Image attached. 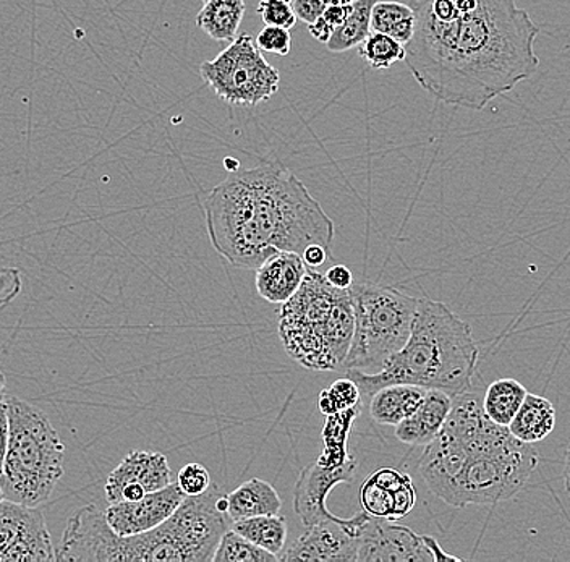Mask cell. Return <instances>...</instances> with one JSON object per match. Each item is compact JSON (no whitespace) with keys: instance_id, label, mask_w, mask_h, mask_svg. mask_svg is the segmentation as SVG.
Returning a JSON list of instances; mask_svg holds the SVG:
<instances>
[{"instance_id":"obj_1","label":"cell","mask_w":570,"mask_h":562,"mask_svg":"<svg viewBox=\"0 0 570 562\" xmlns=\"http://www.w3.org/2000/svg\"><path fill=\"white\" fill-rule=\"evenodd\" d=\"M413 9L405 63L444 105L483 110L540 67V28L517 0H419Z\"/></svg>"},{"instance_id":"obj_2","label":"cell","mask_w":570,"mask_h":562,"mask_svg":"<svg viewBox=\"0 0 570 562\" xmlns=\"http://www.w3.org/2000/svg\"><path fill=\"white\" fill-rule=\"evenodd\" d=\"M203 209L214 250L235 268L256 272L279 252L333 247V219L281 161L230 170L206 195Z\"/></svg>"},{"instance_id":"obj_3","label":"cell","mask_w":570,"mask_h":562,"mask_svg":"<svg viewBox=\"0 0 570 562\" xmlns=\"http://www.w3.org/2000/svg\"><path fill=\"white\" fill-rule=\"evenodd\" d=\"M537 467L532 444L488 418L483 397L470 391L452 397L448 420L419 464L431 493L458 509L511 500Z\"/></svg>"},{"instance_id":"obj_4","label":"cell","mask_w":570,"mask_h":562,"mask_svg":"<svg viewBox=\"0 0 570 562\" xmlns=\"http://www.w3.org/2000/svg\"><path fill=\"white\" fill-rule=\"evenodd\" d=\"M227 494L217 485L181 506L156 529L120 536L95 504L81 507L67 522L56 561L209 562L227 526Z\"/></svg>"},{"instance_id":"obj_5","label":"cell","mask_w":570,"mask_h":562,"mask_svg":"<svg viewBox=\"0 0 570 562\" xmlns=\"http://www.w3.org/2000/svg\"><path fill=\"white\" fill-rule=\"evenodd\" d=\"M479 358L472 327L443 302L425 297L419 298L407 344L380 373L366 375L354 368L344 372L358 386L362 400L368 402L376 391L390 384H415L455 397L472 387Z\"/></svg>"},{"instance_id":"obj_6","label":"cell","mask_w":570,"mask_h":562,"mask_svg":"<svg viewBox=\"0 0 570 562\" xmlns=\"http://www.w3.org/2000/svg\"><path fill=\"white\" fill-rule=\"evenodd\" d=\"M351 290L337 289L308 268L301 289L283 304L279 337L292 361L313 372H338L354 339Z\"/></svg>"},{"instance_id":"obj_7","label":"cell","mask_w":570,"mask_h":562,"mask_svg":"<svg viewBox=\"0 0 570 562\" xmlns=\"http://www.w3.org/2000/svg\"><path fill=\"white\" fill-rule=\"evenodd\" d=\"M9 447L0 486L6 500L38 507L63 476L66 446L51 420L30 402L7 396Z\"/></svg>"},{"instance_id":"obj_8","label":"cell","mask_w":570,"mask_h":562,"mask_svg":"<svg viewBox=\"0 0 570 562\" xmlns=\"http://www.w3.org/2000/svg\"><path fill=\"white\" fill-rule=\"evenodd\" d=\"M348 290L354 304L355 329L342 369L374 375L407 344L419 298L372 283H354Z\"/></svg>"},{"instance_id":"obj_9","label":"cell","mask_w":570,"mask_h":562,"mask_svg":"<svg viewBox=\"0 0 570 562\" xmlns=\"http://www.w3.org/2000/svg\"><path fill=\"white\" fill-rule=\"evenodd\" d=\"M203 80L229 105L269 101L281 87V73L263 56L249 34H238L216 59L199 66Z\"/></svg>"},{"instance_id":"obj_10","label":"cell","mask_w":570,"mask_h":562,"mask_svg":"<svg viewBox=\"0 0 570 562\" xmlns=\"http://www.w3.org/2000/svg\"><path fill=\"white\" fill-rule=\"evenodd\" d=\"M56 561L51 533L38 507L0 503V562Z\"/></svg>"},{"instance_id":"obj_11","label":"cell","mask_w":570,"mask_h":562,"mask_svg":"<svg viewBox=\"0 0 570 562\" xmlns=\"http://www.w3.org/2000/svg\"><path fill=\"white\" fill-rule=\"evenodd\" d=\"M368 515L363 509L348 519H331L305 526V533L288 550H284L279 561H356L360 529Z\"/></svg>"},{"instance_id":"obj_12","label":"cell","mask_w":570,"mask_h":562,"mask_svg":"<svg viewBox=\"0 0 570 562\" xmlns=\"http://www.w3.org/2000/svg\"><path fill=\"white\" fill-rule=\"evenodd\" d=\"M358 562H428L434 560L430 535L368 515L358 533Z\"/></svg>"},{"instance_id":"obj_13","label":"cell","mask_w":570,"mask_h":562,"mask_svg":"<svg viewBox=\"0 0 570 562\" xmlns=\"http://www.w3.org/2000/svg\"><path fill=\"white\" fill-rule=\"evenodd\" d=\"M174 482L167 457L160 453L134 451L110 472L106 482V497L110 503L138 501L153 491L166 489Z\"/></svg>"},{"instance_id":"obj_14","label":"cell","mask_w":570,"mask_h":562,"mask_svg":"<svg viewBox=\"0 0 570 562\" xmlns=\"http://www.w3.org/2000/svg\"><path fill=\"white\" fill-rule=\"evenodd\" d=\"M185 500L187 494L177 482H173L166 489L146 494L141 500L110 503L105 514L117 535H138L166 522Z\"/></svg>"},{"instance_id":"obj_15","label":"cell","mask_w":570,"mask_h":562,"mask_svg":"<svg viewBox=\"0 0 570 562\" xmlns=\"http://www.w3.org/2000/svg\"><path fill=\"white\" fill-rule=\"evenodd\" d=\"M356 467L358 461L352 455L351 461L338 467H324L315 462L303 469L294 489V507L303 526L338 517L327 509V497L341 483L354 480Z\"/></svg>"},{"instance_id":"obj_16","label":"cell","mask_w":570,"mask_h":562,"mask_svg":"<svg viewBox=\"0 0 570 562\" xmlns=\"http://www.w3.org/2000/svg\"><path fill=\"white\" fill-rule=\"evenodd\" d=\"M308 266L302 255L279 252L267 258L255 276V289L269 304H285L301 289Z\"/></svg>"},{"instance_id":"obj_17","label":"cell","mask_w":570,"mask_h":562,"mask_svg":"<svg viewBox=\"0 0 570 562\" xmlns=\"http://www.w3.org/2000/svg\"><path fill=\"white\" fill-rule=\"evenodd\" d=\"M451 407L452 396L441 390H428L419 408L395 426V437L407 446H428L443 428Z\"/></svg>"},{"instance_id":"obj_18","label":"cell","mask_w":570,"mask_h":562,"mask_svg":"<svg viewBox=\"0 0 570 562\" xmlns=\"http://www.w3.org/2000/svg\"><path fill=\"white\" fill-rule=\"evenodd\" d=\"M425 387L415 384H390L370 400V415L380 425L397 426L419 408L426 396Z\"/></svg>"},{"instance_id":"obj_19","label":"cell","mask_w":570,"mask_h":562,"mask_svg":"<svg viewBox=\"0 0 570 562\" xmlns=\"http://www.w3.org/2000/svg\"><path fill=\"white\" fill-rule=\"evenodd\" d=\"M283 500L271 483L252 479L227 494V515L232 522L258 515L279 514Z\"/></svg>"},{"instance_id":"obj_20","label":"cell","mask_w":570,"mask_h":562,"mask_svg":"<svg viewBox=\"0 0 570 562\" xmlns=\"http://www.w3.org/2000/svg\"><path fill=\"white\" fill-rule=\"evenodd\" d=\"M410 475L395 469H380L363 482L360 503L373 517L395 522V494L409 482Z\"/></svg>"},{"instance_id":"obj_21","label":"cell","mask_w":570,"mask_h":562,"mask_svg":"<svg viewBox=\"0 0 570 562\" xmlns=\"http://www.w3.org/2000/svg\"><path fill=\"white\" fill-rule=\"evenodd\" d=\"M554 426L556 408L552 402L529 393L508 428L522 443L534 444L547 440Z\"/></svg>"},{"instance_id":"obj_22","label":"cell","mask_w":570,"mask_h":562,"mask_svg":"<svg viewBox=\"0 0 570 562\" xmlns=\"http://www.w3.org/2000/svg\"><path fill=\"white\" fill-rule=\"evenodd\" d=\"M245 16V0H208L196 16V24L216 41L232 42Z\"/></svg>"},{"instance_id":"obj_23","label":"cell","mask_w":570,"mask_h":562,"mask_svg":"<svg viewBox=\"0 0 570 562\" xmlns=\"http://www.w3.org/2000/svg\"><path fill=\"white\" fill-rule=\"evenodd\" d=\"M360 414H362V405H356V407L337 412L327 417L323 428L324 453L316 461L318 464L324 467H338V465L351 461L352 455H348L347 441L352 426Z\"/></svg>"},{"instance_id":"obj_24","label":"cell","mask_w":570,"mask_h":562,"mask_svg":"<svg viewBox=\"0 0 570 562\" xmlns=\"http://www.w3.org/2000/svg\"><path fill=\"white\" fill-rule=\"evenodd\" d=\"M529 391L522 383L512 378H502L488 386L483 396L484 414L501 426L511 425L517 412L522 407Z\"/></svg>"},{"instance_id":"obj_25","label":"cell","mask_w":570,"mask_h":562,"mask_svg":"<svg viewBox=\"0 0 570 562\" xmlns=\"http://www.w3.org/2000/svg\"><path fill=\"white\" fill-rule=\"evenodd\" d=\"M235 532L258 544L263 550L276 554L284 553L287 543V519L284 515H258V517L244 519L232 524Z\"/></svg>"},{"instance_id":"obj_26","label":"cell","mask_w":570,"mask_h":562,"mask_svg":"<svg viewBox=\"0 0 570 562\" xmlns=\"http://www.w3.org/2000/svg\"><path fill=\"white\" fill-rule=\"evenodd\" d=\"M377 0H355L344 23L331 34L326 48L331 52H345L358 48L372 33V12Z\"/></svg>"},{"instance_id":"obj_27","label":"cell","mask_w":570,"mask_h":562,"mask_svg":"<svg viewBox=\"0 0 570 562\" xmlns=\"http://www.w3.org/2000/svg\"><path fill=\"white\" fill-rule=\"evenodd\" d=\"M415 9L402 2L374 3L372 12V31L387 34L402 45H409L415 31Z\"/></svg>"},{"instance_id":"obj_28","label":"cell","mask_w":570,"mask_h":562,"mask_svg":"<svg viewBox=\"0 0 570 562\" xmlns=\"http://www.w3.org/2000/svg\"><path fill=\"white\" fill-rule=\"evenodd\" d=\"M279 558L269 551L263 550L258 544L249 542L235 532L234 529H227L217 544L213 562H277Z\"/></svg>"},{"instance_id":"obj_29","label":"cell","mask_w":570,"mask_h":562,"mask_svg":"<svg viewBox=\"0 0 570 562\" xmlns=\"http://www.w3.org/2000/svg\"><path fill=\"white\" fill-rule=\"evenodd\" d=\"M358 55L373 70H387L399 60H405V45L387 34L372 31L358 46Z\"/></svg>"},{"instance_id":"obj_30","label":"cell","mask_w":570,"mask_h":562,"mask_svg":"<svg viewBox=\"0 0 570 562\" xmlns=\"http://www.w3.org/2000/svg\"><path fill=\"white\" fill-rule=\"evenodd\" d=\"M362 393H360L354 379L345 376V378L336 379L327 390L321 391L318 408L321 414L330 417V415L337 414V412L362 405Z\"/></svg>"},{"instance_id":"obj_31","label":"cell","mask_w":570,"mask_h":562,"mask_svg":"<svg viewBox=\"0 0 570 562\" xmlns=\"http://www.w3.org/2000/svg\"><path fill=\"white\" fill-rule=\"evenodd\" d=\"M258 13L266 27H281L285 30H292L298 20L292 2L287 0H262Z\"/></svg>"},{"instance_id":"obj_32","label":"cell","mask_w":570,"mask_h":562,"mask_svg":"<svg viewBox=\"0 0 570 562\" xmlns=\"http://www.w3.org/2000/svg\"><path fill=\"white\" fill-rule=\"evenodd\" d=\"M177 483L187 496H198L209 490L212 475L202 464H187L177 473Z\"/></svg>"},{"instance_id":"obj_33","label":"cell","mask_w":570,"mask_h":562,"mask_svg":"<svg viewBox=\"0 0 570 562\" xmlns=\"http://www.w3.org/2000/svg\"><path fill=\"white\" fill-rule=\"evenodd\" d=\"M259 49L271 55L287 56L292 48L291 30L281 27H265L256 38Z\"/></svg>"},{"instance_id":"obj_34","label":"cell","mask_w":570,"mask_h":562,"mask_svg":"<svg viewBox=\"0 0 570 562\" xmlns=\"http://www.w3.org/2000/svg\"><path fill=\"white\" fill-rule=\"evenodd\" d=\"M21 292V274L17 268H0V307L9 305Z\"/></svg>"},{"instance_id":"obj_35","label":"cell","mask_w":570,"mask_h":562,"mask_svg":"<svg viewBox=\"0 0 570 562\" xmlns=\"http://www.w3.org/2000/svg\"><path fill=\"white\" fill-rule=\"evenodd\" d=\"M292 7L297 19L305 24L315 23L326 10L323 0H292Z\"/></svg>"},{"instance_id":"obj_36","label":"cell","mask_w":570,"mask_h":562,"mask_svg":"<svg viewBox=\"0 0 570 562\" xmlns=\"http://www.w3.org/2000/svg\"><path fill=\"white\" fill-rule=\"evenodd\" d=\"M324 276H326L327 283L337 289H351L354 284V274L345 265L331 266Z\"/></svg>"},{"instance_id":"obj_37","label":"cell","mask_w":570,"mask_h":562,"mask_svg":"<svg viewBox=\"0 0 570 562\" xmlns=\"http://www.w3.org/2000/svg\"><path fill=\"white\" fill-rule=\"evenodd\" d=\"M7 447H9V414L7 404H0V476H2L3 464H6Z\"/></svg>"},{"instance_id":"obj_38","label":"cell","mask_w":570,"mask_h":562,"mask_svg":"<svg viewBox=\"0 0 570 562\" xmlns=\"http://www.w3.org/2000/svg\"><path fill=\"white\" fill-rule=\"evenodd\" d=\"M351 10L352 3L351 6H330L326 7V10H324L321 17H323V20L326 21L333 30H336L338 24L344 23V20L347 19Z\"/></svg>"},{"instance_id":"obj_39","label":"cell","mask_w":570,"mask_h":562,"mask_svg":"<svg viewBox=\"0 0 570 562\" xmlns=\"http://www.w3.org/2000/svg\"><path fill=\"white\" fill-rule=\"evenodd\" d=\"M327 254H330V250L327 248H324L323 245H309L308 248H306L305 252H303V259H305L306 266L308 268H320V266H323L324 263H326Z\"/></svg>"},{"instance_id":"obj_40","label":"cell","mask_w":570,"mask_h":562,"mask_svg":"<svg viewBox=\"0 0 570 562\" xmlns=\"http://www.w3.org/2000/svg\"><path fill=\"white\" fill-rule=\"evenodd\" d=\"M564 482H566V491H568L569 496H570V441H569V446H568V453H566Z\"/></svg>"},{"instance_id":"obj_41","label":"cell","mask_w":570,"mask_h":562,"mask_svg":"<svg viewBox=\"0 0 570 562\" xmlns=\"http://www.w3.org/2000/svg\"><path fill=\"white\" fill-rule=\"evenodd\" d=\"M7 400V379L6 375H3L2 369H0V404L6 402Z\"/></svg>"},{"instance_id":"obj_42","label":"cell","mask_w":570,"mask_h":562,"mask_svg":"<svg viewBox=\"0 0 570 562\" xmlns=\"http://www.w3.org/2000/svg\"><path fill=\"white\" fill-rule=\"evenodd\" d=\"M324 6H351V3H354L355 0H323Z\"/></svg>"},{"instance_id":"obj_43","label":"cell","mask_w":570,"mask_h":562,"mask_svg":"<svg viewBox=\"0 0 570 562\" xmlns=\"http://www.w3.org/2000/svg\"><path fill=\"white\" fill-rule=\"evenodd\" d=\"M3 500H6V494H3L2 486H0V503H2Z\"/></svg>"},{"instance_id":"obj_44","label":"cell","mask_w":570,"mask_h":562,"mask_svg":"<svg viewBox=\"0 0 570 562\" xmlns=\"http://www.w3.org/2000/svg\"><path fill=\"white\" fill-rule=\"evenodd\" d=\"M202 2H208V0H202Z\"/></svg>"}]
</instances>
